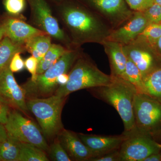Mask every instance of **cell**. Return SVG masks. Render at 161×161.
Here are the masks:
<instances>
[{
	"label": "cell",
	"mask_w": 161,
	"mask_h": 161,
	"mask_svg": "<svg viewBox=\"0 0 161 161\" xmlns=\"http://www.w3.org/2000/svg\"><path fill=\"white\" fill-rule=\"evenodd\" d=\"M51 5L54 15L76 48L86 43L102 45L112 30L107 22L77 0H62Z\"/></svg>",
	"instance_id": "6da1fadb"
},
{
	"label": "cell",
	"mask_w": 161,
	"mask_h": 161,
	"mask_svg": "<svg viewBox=\"0 0 161 161\" xmlns=\"http://www.w3.org/2000/svg\"><path fill=\"white\" fill-rule=\"evenodd\" d=\"M112 78L109 84L89 89L96 98L114 107L123 122V133L128 134L136 130L133 102L137 90L124 78Z\"/></svg>",
	"instance_id": "7a4b0ae2"
},
{
	"label": "cell",
	"mask_w": 161,
	"mask_h": 161,
	"mask_svg": "<svg viewBox=\"0 0 161 161\" xmlns=\"http://www.w3.org/2000/svg\"><path fill=\"white\" fill-rule=\"evenodd\" d=\"M112 80V76L101 71L83 51L69 73L68 81L64 85L59 86L54 95L68 97L71 93L79 90L107 85Z\"/></svg>",
	"instance_id": "3957f363"
},
{
	"label": "cell",
	"mask_w": 161,
	"mask_h": 161,
	"mask_svg": "<svg viewBox=\"0 0 161 161\" xmlns=\"http://www.w3.org/2000/svg\"><path fill=\"white\" fill-rule=\"evenodd\" d=\"M83 51L81 47L68 50L53 66L43 74L38 75L36 80H28L22 86L26 100L46 98L53 95L59 86L57 81L58 77L61 74H69Z\"/></svg>",
	"instance_id": "277c9868"
},
{
	"label": "cell",
	"mask_w": 161,
	"mask_h": 161,
	"mask_svg": "<svg viewBox=\"0 0 161 161\" xmlns=\"http://www.w3.org/2000/svg\"><path fill=\"white\" fill-rule=\"evenodd\" d=\"M67 98L54 95L26 100L27 108L36 118L45 138H54L64 129L61 116Z\"/></svg>",
	"instance_id": "5b68a950"
},
{
	"label": "cell",
	"mask_w": 161,
	"mask_h": 161,
	"mask_svg": "<svg viewBox=\"0 0 161 161\" xmlns=\"http://www.w3.org/2000/svg\"><path fill=\"white\" fill-rule=\"evenodd\" d=\"M30 8L29 24L49 35L52 40L67 49L76 48L67 35L61 29L47 0H26Z\"/></svg>",
	"instance_id": "8992f818"
},
{
	"label": "cell",
	"mask_w": 161,
	"mask_h": 161,
	"mask_svg": "<svg viewBox=\"0 0 161 161\" xmlns=\"http://www.w3.org/2000/svg\"><path fill=\"white\" fill-rule=\"evenodd\" d=\"M133 111L136 130L153 137L161 130V103L147 94L137 93Z\"/></svg>",
	"instance_id": "52a82bcc"
},
{
	"label": "cell",
	"mask_w": 161,
	"mask_h": 161,
	"mask_svg": "<svg viewBox=\"0 0 161 161\" xmlns=\"http://www.w3.org/2000/svg\"><path fill=\"white\" fill-rule=\"evenodd\" d=\"M5 125L8 136L21 142L31 144L47 152L49 146L37 125L22 115L18 110H11Z\"/></svg>",
	"instance_id": "ba28073f"
},
{
	"label": "cell",
	"mask_w": 161,
	"mask_h": 161,
	"mask_svg": "<svg viewBox=\"0 0 161 161\" xmlns=\"http://www.w3.org/2000/svg\"><path fill=\"white\" fill-rule=\"evenodd\" d=\"M125 134L126 137L119 149V161H143L149 156L160 153L161 144L151 135L137 130Z\"/></svg>",
	"instance_id": "9c48e42d"
},
{
	"label": "cell",
	"mask_w": 161,
	"mask_h": 161,
	"mask_svg": "<svg viewBox=\"0 0 161 161\" xmlns=\"http://www.w3.org/2000/svg\"><path fill=\"white\" fill-rule=\"evenodd\" d=\"M102 18L115 29L130 19L134 11L125 0H77Z\"/></svg>",
	"instance_id": "30bf717a"
},
{
	"label": "cell",
	"mask_w": 161,
	"mask_h": 161,
	"mask_svg": "<svg viewBox=\"0 0 161 161\" xmlns=\"http://www.w3.org/2000/svg\"><path fill=\"white\" fill-rule=\"evenodd\" d=\"M124 51L138 68L143 79L161 65V59L153 46L137 38L131 43L123 45Z\"/></svg>",
	"instance_id": "8fae6325"
},
{
	"label": "cell",
	"mask_w": 161,
	"mask_h": 161,
	"mask_svg": "<svg viewBox=\"0 0 161 161\" xmlns=\"http://www.w3.org/2000/svg\"><path fill=\"white\" fill-rule=\"evenodd\" d=\"M0 100L28 116L25 93L17 82L9 65L0 70Z\"/></svg>",
	"instance_id": "7c38bea8"
},
{
	"label": "cell",
	"mask_w": 161,
	"mask_h": 161,
	"mask_svg": "<svg viewBox=\"0 0 161 161\" xmlns=\"http://www.w3.org/2000/svg\"><path fill=\"white\" fill-rule=\"evenodd\" d=\"M149 24L143 12L134 11L125 23L112 30L107 40L126 45L136 39Z\"/></svg>",
	"instance_id": "4fadbf2b"
},
{
	"label": "cell",
	"mask_w": 161,
	"mask_h": 161,
	"mask_svg": "<svg viewBox=\"0 0 161 161\" xmlns=\"http://www.w3.org/2000/svg\"><path fill=\"white\" fill-rule=\"evenodd\" d=\"M22 15L12 16L3 20L5 36L17 44L25 45L27 40L37 35L46 34L25 22Z\"/></svg>",
	"instance_id": "5bb4252c"
},
{
	"label": "cell",
	"mask_w": 161,
	"mask_h": 161,
	"mask_svg": "<svg viewBox=\"0 0 161 161\" xmlns=\"http://www.w3.org/2000/svg\"><path fill=\"white\" fill-rule=\"evenodd\" d=\"M78 135L94 157L119 150L126 135L103 136L78 133Z\"/></svg>",
	"instance_id": "9a60e30c"
},
{
	"label": "cell",
	"mask_w": 161,
	"mask_h": 161,
	"mask_svg": "<svg viewBox=\"0 0 161 161\" xmlns=\"http://www.w3.org/2000/svg\"><path fill=\"white\" fill-rule=\"evenodd\" d=\"M60 143L72 160L89 161L94 157L78 134L64 129L58 135Z\"/></svg>",
	"instance_id": "2e32d148"
},
{
	"label": "cell",
	"mask_w": 161,
	"mask_h": 161,
	"mask_svg": "<svg viewBox=\"0 0 161 161\" xmlns=\"http://www.w3.org/2000/svg\"><path fill=\"white\" fill-rule=\"evenodd\" d=\"M108 58L111 75L113 78H124L128 58L123 45L118 42L105 40L102 44Z\"/></svg>",
	"instance_id": "e0dca14e"
},
{
	"label": "cell",
	"mask_w": 161,
	"mask_h": 161,
	"mask_svg": "<svg viewBox=\"0 0 161 161\" xmlns=\"http://www.w3.org/2000/svg\"><path fill=\"white\" fill-rule=\"evenodd\" d=\"M52 38L47 34L35 36L25 43L26 52L37 60L38 63L51 46Z\"/></svg>",
	"instance_id": "ac0fdd59"
},
{
	"label": "cell",
	"mask_w": 161,
	"mask_h": 161,
	"mask_svg": "<svg viewBox=\"0 0 161 161\" xmlns=\"http://www.w3.org/2000/svg\"><path fill=\"white\" fill-rule=\"evenodd\" d=\"M26 52L25 45H20L13 42L5 36L0 41V70L8 66L16 53Z\"/></svg>",
	"instance_id": "d6986e66"
},
{
	"label": "cell",
	"mask_w": 161,
	"mask_h": 161,
	"mask_svg": "<svg viewBox=\"0 0 161 161\" xmlns=\"http://www.w3.org/2000/svg\"><path fill=\"white\" fill-rule=\"evenodd\" d=\"M144 94L161 103V65L143 79Z\"/></svg>",
	"instance_id": "ffe728a7"
},
{
	"label": "cell",
	"mask_w": 161,
	"mask_h": 161,
	"mask_svg": "<svg viewBox=\"0 0 161 161\" xmlns=\"http://www.w3.org/2000/svg\"><path fill=\"white\" fill-rule=\"evenodd\" d=\"M68 50L59 43H52L48 51L38 63V75L43 74L53 66Z\"/></svg>",
	"instance_id": "44dd1931"
},
{
	"label": "cell",
	"mask_w": 161,
	"mask_h": 161,
	"mask_svg": "<svg viewBox=\"0 0 161 161\" xmlns=\"http://www.w3.org/2000/svg\"><path fill=\"white\" fill-rule=\"evenodd\" d=\"M20 142L8 136L0 144V161H19Z\"/></svg>",
	"instance_id": "7402d4cb"
},
{
	"label": "cell",
	"mask_w": 161,
	"mask_h": 161,
	"mask_svg": "<svg viewBox=\"0 0 161 161\" xmlns=\"http://www.w3.org/2000/svg\"><path fill=\"white\" fill-rule=\"evenodd\" d=\"M20 153L19 161H48L45 151L38 147L20 142Z\"/></svg>",
	"instance_id": "603a6c76"
},
{
	"label": "cell",
	"mask_w": 161,
	"mask_h": 161,
	"mask_svg": "<svg viewBox=\"0 0 161 161\" xmlns=\"http://www.w3.org/2000/svg\"><path fill=\"white\" fill-rule=\"evenodd\" d=\"M123 78L135 87L137 93L144 94L143 80L141 72L136 65L128 58Z\"/></svg>",
	"instance_id": "cb8c5ba5"
},
{
	"label": "cell",
	"mask_w": 161,
	"mask_h": 161,
	"mask_svg": "<svg viewBox=\"0 0 161 161\" xmlns=\"http://www.w3.org/2000/svg\"><path fill=\"white\" fill-rule=\"evenodd\" d=\"M161 36V23H151L145 28L137 38L153 46Z\"/></svg>",
	"instance_id": "d4e9b609"
},
{
	"label": "cell",
	"mask_w": 161,
	"mask_h": 161,
	"mask_svg": "<svg viewBox=\"0 0 161 161\" xmlns=\"http://www.w3.org/2000/svg\"><path fill=\"white\" fill-rule=\"evenodd\" d=\"M50 158L53 161H71V158L62 147L58 137L49 147L47 151Z\"/></svg>",
	"instance_id": "484cf974"
},
{
	"label": "cell",
	"mask_w": 161,
	"mask_h": 161,
	"mask_svg": "<svg viewBox=\"0 0 161 161\" xmlns=\"http://www.w3.org/2000/svg\"><path fill=\"white\" fill-rule=\"evenodd\" d=\"M26 0H4L6 11L12 16L22 15L26 8Z\"/></svg>",
	"instance_id": "4316f807"
},
{
	"label": "cell",
	"mask_w": 161,
	"mask_h": 161,
	"mask_svg": "<svg viewBox=\"0 0 161 161\" xmlns=\"http://www.w3.org/2000/svg\"><path fill=\"white\" fill-rule=\"evenodd\" d=\"M149 24L161 23V6L155 3L143 12Z\"/></svg>",
	"instance_id": "83f0119b"
},
{
	"label": "cell",
	"mask_w": 161,
	"mask_h": 161,
	"mask_svg": "<svg viewBox=\"0 0 161 161\" xmlns=\"http://www.w3.org/2000/svg\"><path fill=\"white\" fill-rule=\"evenodd\" d=\"M130 9L133 11L143 12L155 3V0H125Z\"/></svg>",
	"instance_id": "f1b7e54d"
},
{
	"label": "cell",
	"mask_w": 161,
	"mask_h": 161,
	"mask_svg": "<svg viewBox=\"0 0 161 161\" xmlns=\"http://www.w3.org/2000/svg\"><path fill=\"white\" fill-rule=\"evenodd\" d=\"M25 67L29 73L31 74V78L29 80L31 81H34L37 77V68L38 61L37 60L31 56L26 59L24 61Z\"/></svg>",
	"instance_id": "f546056e"
},
{
	"label": "cell",
	"mask_w": 161,
	"mask_h": 161,
	"mask_svg": "<svg viewBox=\"0 0 161 161\" xmlns=\"http://www.w3.org/2000/svg\"><path fill=\"white\" fill-rule=\"evenodd\" d=\"M20 54V53H16L9 63V69L13 73L21 71L25 67V63L21 58Z\"/></svg>",
	"instance_id": "4dcf8cb0"
},
{
	"label": "cell",
	"mask_w": 161,
	"mask_h": 161,
	"mask_svg": "<svg viewBox=\"0 0 161 161\" xmlns=\"http://www.w3.org/2000/svg\"><path fill=\"white\" fill-rule=\"evenodd\" d=\"M90 161H119V149L111 152L93 157L90 159Z\"/></svg>",
	"instance_id": "1f68e13d"
},
{
	"label": "cell",
	"mask_w": 161,
	"mask_h": 161,
	"mask_svg": "<svg viewBox=\"0 0 161 161\" xmlns=\"http://www.w3.org/2000/svg\"><path fill=\"white\" fill-rule=\"evenodd\" d=\"M8 105L0 100V123L5 125L11 110Z\"/></svg>",
	"instance_id": "d6a6232c"
},
{
	"label": "cell",
	"mask_w": 161,
	"mask_h": 161,
	"mask_svg": "<svg viewBox=\"0 0 161 161\" xmlns=\"http://www.w3.org/2000/svg\"><path fill=\"white\" fill-rule=\"evenodd\" d=\"M8 136L5 125L3 124L0 123V144L7 139Z\"/></svg>",
	"instance_id": "836d02e7"
},
{
	"label": "cell",
	"mask_w": 161,
	"mask_h": 161,
	"mask_svg": "<svg viewBox=\"0 0 161 161\" xmlns=\"http://www.w3.org/2000/svg\"><path fill=\"white\" fill-rule=\"evenodd\" d=\"M69 80V74H61L58 77V83L59 86H63L66 84Z\"/></svg>",
	"instance_id": "e575fe53"
},
{
	"label": "cell",
	"mask_w": 161,
	"mask_h": 161,
	"mask_svg": "<svg viewBox=\"0 0 161 161\" xmlns=\"http://www.w3.org/2000/svg\"><path fill=\"white\" fill-rule=\"evenodd\" d=\"M143 161H161V153H153L146 158Z\"/></svg>",
	"instance_id": "d590c367"
},
{
	"label": "cell",
	"mask_w": 161,
	"mask_h": 161,
	"mask_svg": "<svg viewBox=\"0 0 161 161\" xmlns=\"http://www.w3.org/2000/svg\"><path fill=\"white\" fill-rule=\"evenodd\" d=\"M156 52L161 59V36L153 46Z\"/></svg>",
	"instance_id": "8d00e7d4"
},
{
	"label": "cell",
	"mask_w": 161,
	"mask_h": 161,
	"mask_svg": "<svg viewBox=\"0 0 161 161\" xmlns=\"http://www.w3.org/2000/svg\"><path fill=\"white\" fill-rule=\"evenodd\" d=\"M5 36V29L3 21L0 22V41Z\"/></svg>",
	"instance_id": "74e56055"
},
{
	"label": "cell",
	"mask_w": 161,
	"mask_h": 161,
	"mask_svg": "<svg viewBox=\"0 0 161 161\" xmlns=\"http://www.w3.org/2000/svg\"><path fill=\"white\" fill-rule=\"evenodd\" d=\"M153 138H154L155 140H156L158 139H161V130L157 134H156V135L153 136Z\"/></svg>",
	"instance_id": "f35d334b"
},
{
	"label": "cell",
	"mask_w": 161,
	"mask_h": 161,
	"mask_svg": "<svg viewBox=\"0 0 161 161\" xmlns=\"http://www.w3.org/2000/svg\"><path fill=\"white\" fill-rule=\"evenodd\" d=\"M51 4H56V3H59L62 0H47Z\"/></svg>",
	"instance_id": "ab89813d"
},
{
	"label": "cell",
	"mask_w": 161,
	"mask_h": 161,
	"mask_svg": "<svg viewBox=\"0 0 161 161\" xmlns=\"http://www.w3.org/2000/svg\"><path fill=\"white\" fill-rule=\"evenodd\" d=\"M155 3L161 6V0H155Z\"/></svg>",
	"instance_id": "60d3db41"
},
{
	"label": "cell",
	"mask_w": 161,
	"mask_h": 161,
	"mask_svg": "<svg viewBox=\"0 0 161 161\" xmlns=\"http://www.w3.org/2000/svg\"></svg>",
	"instance_id": "b9f144b4"
}]
</instances>
